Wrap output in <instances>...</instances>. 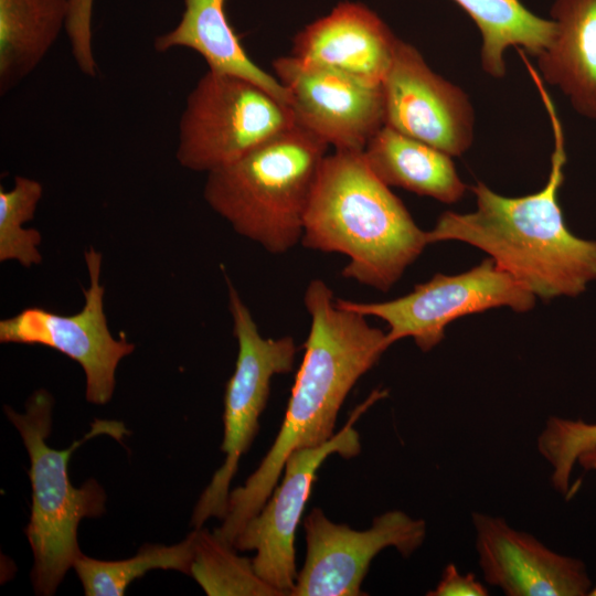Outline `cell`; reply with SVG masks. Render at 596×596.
Wrapping results in <instances>:
<instances>
[{
	"instance_id": "6da1fadb",
	"label": "cell",
	"mask_w": 596,
	"mask_h": 596,
	"mask_svg": "<svg viewBox=\"0 0 596 596\" xmlns=\"http://www.w3.org/2000/svg\"><path fill=\"white\" fill-rule=\"evenodd\" d=\"M304 302L311 319L310 330L283 425L258 468L230 492L226 514L214 530L232 545L266 503L289 455L334 436L348 394L390 348L386 332L370 326L364 315L339 306L323 280L308 284Z\"/></svg>"
},
{
	"instance_id": "7a4b0ae2",
	"label": "cell",
	"mask_w": 596,
	"mask_h": 596,
	"mask_svg": "<svg viewBox=\"0 0 596 596\" xmlns=\"http://www.w3.org/2000/svg\"><path fill=\"white\" fill-rule=\"evenodd\" d=\"M547 110L554 139L545 185L532 194L508 198L485 183L471 188L477 210L443 213L427 231L428 244L459 241L487 254L535 297H575L596 280V241L581 238L567 227L558 191L566 163L565 138L555 106L534 75Z\"/></svg>"
},
{
	"instance_id": "3957f363",
	"label": "cell",
	"mask_w": 596,
	"mask_h": 596,
	"mask_svg": "<svg viewBox=\"0 0 596 596\" xmlns=\"http://www.w3.org/2000/svg\"><path fill=\"white\" fill-rule=\"evenodd\" d=\"M300 243L344 255V278L384 292L428 245L427 233L372 172L362 151L344 150L322 162Z\"/></svg>"
},
{
	"instance_id": "277c9868",
	"label": "cell",
	"mask_w": 596,
	"mask_h": 596,
	"mask_svg": "<svg viewBox=\"0 0 596 596\" xmlns=\"http://www.w3.org/2000/svg\"><path fill=\"white\" fill-rule=\"evenodd\" d=\"M328 145L297 126L206 173L207 205L241 236L280 255L301 242Z\"/></svg>"
},
{
	"instance_id": "5b68a950",
	"label": "cell",
	"mask_w": 596,
	"mask_h": 596,
	"mask_svg": "<svg viewBox=\"0 0 596 596\" xmlns=\"http://www.w3.org/2000/svg\"><path fill=\"white\" fill-rule=\"evenodd\" d=\"M53 397L44 389L31 394L25 412L4 406L7 417L18 429L30 458L31 514L25 534L33 553L31 581L38 595H53L66 572L82 554L77 529L82 519L105 512L106 493L95 480L82 487L72 485L68 462L85 441L99 435L121 439L128 434L121 422L95 419L89 432L64 449L46 444L52 427Z\"/></svg>"
},
{
	"instance_id": "8992f818",
	"label": "cell",
	"mask_w": 596,
	"mask_h": 596,
	"mask_svg": "<svg viewBox=\"0 0 596 596\" xmlns=\"http://www.w3.org/2000/svg\"><path fill=\"white\" fill-rule=\"evenodd\" d=\"M294 125L290 107L258 84L207 70L187 97L175 159L188 170L207 173Z\"/></svg>"
},
{
	"instance_id": "52a82bcc",
	"label": "cell",
	"mask_w": 596,
	"mask_h": 596,
	"mask_svg": "<svg viewBox=\"0 0 596 596\" xmlns=\"http://www.w3.org/2000/svg\"><path fill=\"white\" fill-rule=\"evenodd\" d=\"M227 280L228 309L238 352L235 370L224 394V437L221 450L225 458L203 490L193 510L191 525L202 528L227 511L231 481L241 457L251 447L259 427L258 419L266 407L272 379L294 369L297 347L290 336L264 338L233 284Z\"/></svg>"
},
{
	"instance_id": "ba28073f",
	"label": "cell",
	"mask_w": 596,
	"mask_h": 596,
	"mask_svg": "<svg viewBox=\"0 0 596 596\" xmlns=\"http://www.w3.org/2000/svg\"><path fill=\"white\" fill-rule=\"evenodd\" d=\"M336 301L345 309L385 321L389 347L412 338L423 352H428L443 341L451 321L499 307L524 312L533 308L535 296L489 257L458 275L436 274L393 300Z\"/></svg>"
},
{
	"instance_id": "9c48e42d",
	"label": "cell",
	"mask_w": 596,
	"mask_h": 596,
	"mask_svg": "<svg viewBox=\"0 0 596 596\" xmlns=\"http://www.w3.org/2000/svg\"><path fill=\"white\" fill-rule=\"evenodd\" d=\"M385 394L374 391L324 444L294 450L285 462L280 483L277 482L266 503L237 535L235 549L255 551L252 561L256 573L284 596H290L296 584L295 533L319 467L333 454L344 459L360 454L361 441L354 423Z\"/></svg>"
},
{
	"instance_id": "30bf717a",
	"label": "cell",
	"mask_w": 596,
	"mask_h": 596,
	"mask_svg": "<svg viewBox=\"0 0 596 596\" xmlns=\"http://www.w3.org/2000/svg\"><path fill=\"white\" fill-rule=\"evenodd\" d=\"M84 258L89 284L83 289L82 309L61 315L43 307L24 308L0 320V342L44 345L68 356L85 373L86 400L104 405L113 397L119 362L136 347L114 338L109 331L104 310L105 287L100 283L103 255L89 246Z\"/></svg>"
},
{
	"instance_id": "8fae6325",
	"label": "cell",
	"mask_w": 596,
	"mask_h": 596,
	"mask_svg": "<svg viewBox=\"0 0 596 596\" xmlns=\"http://www.w3.org/2000/svg\"><path fill=\"white\" fill-rule=\"evenodd\" d=\"M306 557L290 596H360L372 560L394 547L411 556L426 538V523L401 510L374 518L371 528L354 530L330 521L315 508L304 522Z\"/></svg>"
},
{
	"instance_id": "7c38bea8",
	"label": "cell",
	"mask_w": 596,
	"mask_h": 596,
	"mask_svg": "<svg viewBox=\"0 0 596 596\" xmlns=\"http://www.w3.org/2000/svg\"><path fill=\"white\" fill-rule=\"evenodd\" d=\"M295 124L334 150L362 151L384 125L382 86L294 55L273 62Z\"/></svg>"
},
{
	"instance_id": "4fadbf2b",
	"label": "cell",
	"mask_w": 596,
	"mask_h": 596,
	"mask_svg": "<svg viewBox=\"0 0 596 596\" xmlns=\"http://www.w3.org/2000/svg\"><path fill=\"white\" fill-rule=\"evenodd\" d=\"M381 86L384 125L450 157L470 147L475 117L467 95L436 74L415 46L397 40Z\"/></svg>"
},
{
	"instance_id": "5bb4252c",
	"label": "cell",
	"mask_w": 596,
	"mask_h": 596,
	"mask_svg": "<svg viewBox=\"0 0 596 596\" xmlns=\"http://www.w3.org/2000/svg\"><path fill=\"white\" fill-rule=\"evenodd\" d=\"M476 551L485 581L508 596H586L585 563L560 554L500 517L472 512Z\"/></svg>"
},
{
	"instance_id": "9a60e30c",
	"label": "cell",
	"mask_w": 596,
	"mask_h": 596,
	"mask_svg": "<svg viewBox=\"0 0 596 596\" xmlns=\"http://www.w3.org/2000/svg\"><path fill=\"white\" fill-rule=\"evenodd\" d=\"M397 40L374 11L347 1L299 31L291 55L381 85Z\"/></svg>"
},
{
	"instance_id": "2e32d148",
	"label": "cell",
	"mask_w": 596,
	"mask_h": 596,
	"mask_svg": "<svg viewBox=\"0 0 596 596\" xmlns=\"http://www.w3.org/2000/svg\"><path fill=\"white\" fill-rule=\"evenodd\" d=\"M551 15L555 33L539 70L578 114L596 119V0H555Z\"/></svg>"
},
{
	"instance_id": "e0dca14e",
	"label": "cell",
	"mask_w": 596,
	"mask_h": 596,
	"mask_svg": "<svg viewBox=\"0 0 596 596\" xmlns=\"http://www.w3.org/2000/svg\"><path fill=\"white\" fill-rule=\"evenodd\" d=\"M227 0H184L178 24L153 41L157 52L185 47L200 54L209 70L253 81L283 103L289 95L280 82L255 64L245 52L226 14ZM289 106V105H288Z\"/></svg>"
},
{
	"instance_id": "ac0fdd59",
	"label": "cell",
	"mask_w": 596,
	"mask_h": 596,
	"mask_svg": "<svg viewBox=\"0 0 596 596\" xmlns=\"http://www.w3.org/2000/svg\"><path fill=\"white\" fill-rule=\"evenodd\" d=\"M362 155L372 172L387 187H398L439 202L455 203L466 192L451 157L423 141L383 125Z\"/></svg>"
},
{
	"instance_id": "d6986e66",
	"label": "cell",
	"mask_w": 596,
	"mask_h": 596,
	"mask_svg": "<svg viewBox=\"0 0 596 596\" xmlns=\"http://www.w3.org/2000/svg\"><path fill=\"white\" fill-rule=\"evenodd\" d=\"M70 0H0V94L28 77L63 28Z\"/></svg>"
},
{
	"instance_id": "ffe728a7",
	"label": "cell",
	"mask_w": 596,
	"mask_h": 596,
	"mask_svg": "<svg viewBox=\"0 0 596 596\" xmlns=\"http://www.w3.org/2000/svg\"><path fill=\"white\" fill-rule=\"evenodd\" d=\"M453 1L477 24L482 36L481 64L493 77L504 76L509 46H520L538 57L553 40V20L535 15L520 0Z\"/></svg>"
},
{
	"instance_id": "44dd1931",
	"label": "cell",
	"mask_w": 596,
	"mask_h": 596,
	"mask_svg": "<svg viewBox=\"0 0 596 596\" xmlns=\"http://www.w3.org/2000/svg\"><path fill=\"white\" fill-rule=\"evenodd\" d=\"M193 532L173 545L146 544L125 560L104 561L81 554L75 570L86 596H123L130 583L151 570L190 573L193 556Z\"/></svg>"
},
{
	"instance_id": "7402d4cb",
	"label": "cell",
	"mask_w": 596,
	"mask_h": 596,
	"mask_svg": "<svg viewBox=\"0 0 596 596\" xmlns=\"http://www.w3.org/2000/svg\"><path fill=\"white\" fill-rule=\"evenodd\" d=\"M190 573L209 596H284L256 573L252 558L237 554L234 545L215 533L193 531Z\"/></svg>"
},
{
	"instance_id": "603a6c76",
	"label": "cell",
	"mask_w": 596,
	"mask_h": 596,
	"mask_svg": "<svg viewBox=\"0 0 596 596\" xmlns=\"http://www.w3.org/2000/svg\"><path fill=\"white\" fill-rule=\"evenodd\" d=\"M43 195L38 180L17 175L9 190L0 188V262L15 260L24 267L40 265L42 235L24 224L34 216Z\"/></svg>"
},
{
	"instance_id": "cb8c5ba5",
	"label": "cell",
	"mask_w": 596,
	"mask_h": 596,
	"mask_svg": "<svg viewBox=\"0 0 596 596\" xmlns=\"http://www.w3.org/2000/svg\"><path fill=\"white\" fill-rule=\"evenodd\" d=\"M595 445L596 423L583 419L551 416L538 436V451L551 467V483L566 499L574 496L571 479L578 456Z\"/></svg>"
},
{
	"instance_id": "d4e9b609",
	"label": "cell",
	"mask_w": 596,
	"mask_h": 596,
	"mask_svg": "<svg viewBox=\"0 0 596 596\" xmlns=\"http://www.w3.org/2000/svg\"><path fill=\"white\" fill-rule=\"evenodd\" d=\"M428 596H487L488 588L477 579L473 573L462 574L454 563H449L443 571L436 587Z\"/></svg>"
},
{
	"instance_id": "484cf974",
	"label": "cell",
	"mask_w": 596,
	"mask_h": 596,
	"mask_svg": "<svg viewBox=\"0 0 596 596\" xmlns=\"http://www.w3.org/2000/svg\"><path fill=\"white\" fill-rule=\"evenodd\" d=\"M577 465L584 470H596V445L583 451L577 458Z\"/></svg>"
},
{
	"instance_id": "4316f807",
	"label": "cell",
	"mask_w": 596,
	"mask_h": 596,
	"mask_svg": "<svg viewBox=\"0 0 596 596\" xmlns=\"http://www.w3.org/2000/svg\"><path fill=\"white\" fill-rule=\"evenodd\" d=\"M73 7L84 13H92L93 0H71Z\"/></svg>"
},
{
	"instance_id": "83f0119b",
	"label": "cell",
	"mask_w": 596,
	"mask_h": 596,
	"mask_svg": "<svg viewBox=\"0 0 596 596\" xmlns=\"http://www.w3.org/2000/svg\"><path fill=\"white\" fill-rule=\"evenodd\" d=\"M588 596H596V585H594L588 594Z\"/></svg>"
}]
</instances>
